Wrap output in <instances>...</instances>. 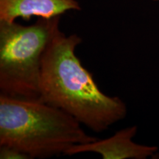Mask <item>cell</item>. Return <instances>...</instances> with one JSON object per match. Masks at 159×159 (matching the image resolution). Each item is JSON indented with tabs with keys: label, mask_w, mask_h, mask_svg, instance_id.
Returning a JSON list of instances; mask_svg holds the SVG:
<instances>
[{
	"label": "cell",
	"mask_w": 159,
	"mask_h": 159,
	"mask_svg": "<svg viewBox=\"0 0 159 159\" xmlns=\"http://www.w3.org/2000/svg\"><path fill=\"white\" fill-rule=\"evenodd\" d=\"M81 42L77 34L67 36L60 30L49 43L42 61L40 100L100 133L124 119L128 110L119 97L104 94L82 65L75 53Z\"/></svg>",
	"instance_id": "1"
},
{
	"label": "cell",
	"mask_w": 159,
	"mask_h": 159,
	"mask_svg": "<svg viewBox=\"0 0 159 159\" xmlns=\"http://www.w3.org/2000/svg\"><path fill=\"white\" fill-rule=\"evenodd\" d=\"M77 119L40 100L0 94V145L12 147L30 158L64 155L76 144L94 142Z\"/></svg>",
	"instance_id": "2"
},
{
	"label": "cell",
	"mask_w": 159,
	"mask_h": 159,
	"mask_svg": "<svg viewBox=\"0 0 159 159\" xmlns=\"http://www.w3.org/2000/svg\"><path fill=\"white\" fill-rule=\"evenodd\" d=\"M60 19L39 18L36 22L27 26L16 21H0L1 94L40 100L43 57L60 31Z\"/></svg>",
	"instance_id": "3"
},
{
	"label": "cell",
	"mask_w": 159,
	"mask_h": 159,
	"mask_svg": "<svg viewBox=\"0 0 159 159\" xmlns=\"http://www.w3.org/2000/svg\"><path fill=\"white\" fill-rule=\"evenodd\" d=\"M136 133L135 125L125 128L107 139H97L94 142L74 145L66 156L96 152L103 159H146L156 156L158 152L157 147L137 144L133 141Z\"/></svg>",
	"instance_id": "4"
},
{
	"label": "cell",
	"mask_w": 159,
	"mask_h": 159,
	"mask_svg": "<svg viewBox=\"0 0 159 159\" xmlns=\"http://www.w3.org/2000/svg\"><path fill=\"white\" fill-rule=\"evenodd\" d=\"M80 10L77 0H0V21L29 20L33 16L50 19Z\"/></svg>",
	"instance_id": "5"
},
{
	"label": "cell",
	"mask_w": 159,
	"mask_h": 159,
	"mask_svg": "<svg viewBox=\"0 0 159 159\" xmlns=\"http://www.w3.org/2000/svg\"><path fill=\"white\" fill-rule=\"evenodd\" d=\"M1 159H31L28 155L17 149L6 145H0Z\"/></svg>",
	"instance_id": "6"
},
{
	"label": "cell",
	"mask_w": 159,
	"mask_h": 159,
	"mask_svg": "<svg viewBox=\"0 0 159 159\" xmlns=\"http://www.w3.org/2000/svg\"><path fill=\"white\" fill-rule=\"evenodd\" d=\"M152 1H154V2H159V0H152Z\"/></svg>",
	"instance_id": "7"
}]
</instances>
